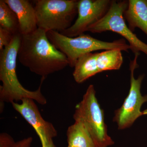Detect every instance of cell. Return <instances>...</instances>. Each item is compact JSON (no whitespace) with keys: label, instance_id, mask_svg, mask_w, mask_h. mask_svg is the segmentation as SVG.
Masks as SVG:
<instances>
[{"label":"cell","instance_id":"12","mask_svg":"<svg viewBox=\"0 0 147 147\" xmlns=\"http://www.w3.org/2000/svg\"><path fill=\"white\" fill-rule=\"evenodd\" d=\"M97 53H89L78 59L74 67V79L78 84H82L99 73L96 65Z\"/></svg>","mask_w":147,"mask_h":147},{"label":"cell","instance_id":"20","mask_svg":"<svg viewBox=\"0 0 147 147\" xmlns=\"http://www.w3.org/2000/svg\"><path fill=\"white\" fill-rule=\"evenodd\" d=\"M71 147V146H68V147Z\"/></svg>","mask_w":147,"mask_h":147},{"label":"cell","instance_id":"14","mask_svg":"<svg viewBox=\"0 0 147 147\" xmlns=\"http://www.w3.org/2000/svg\"><path fill=\"white\" fill-rule=\"evenodd\" d=\"M121 52L119 49H115L97 53L96 65L99 73L119 69L123 61Z\"/></svg>","mask_w":147,"mask_h":147},{"label":"cell","instance_id":"2","mask_svg":"<svg viewBox=\"0 0 147 147\" xmlns=\"http://www.w3.org/2000/svg\"><path fill=\"white\" fill-rule=\"evenodd\" d=\"M21 33L13 35L10 44L0 53V87L1 102H15L25 98H30L41 105L47 103V100L41 92V86L45 79L41 78L39 88L35 91L29 90L18 81L16 72V61L21 41Z\"/></svg>","mask_w":147,"mask_h":147},{"label":"cell","instance_id":"13","mask_svg":"<svg viewBox=\"0 0 147 147\" xmlns=\"http://www.w3.org/2000/svg\"><path fill=\"white\" fill-rule=\"evenodd\" d=\"M68 146L72 147H96L91 135L84 124L79 121L69 126L67 131Z\"/></svg>","mask_w":147,"mask_h":147},{"label":"cell","instance_id":"4","mask_svg":"<svg viewBox=\"0 0 147 147\" xmlns=\"http://www.w3.org/2000/svg\"><path fill=\"white\" fill-rule=\"evenodd\" d=\"M73 118L84 124L96 147H108L114 144L113 139L108 134L104 112L96 96L93 85L89 86L82 101L76 105Z\"/></svg>","mask_w":147,"mask_h":147},{"label":"cell","instance_id":"9","mask_svg":"<svg viewBox=\"0 0 147 147\" xmlns=\"http://www.w3.org/2000/svg\"><path fill=\"white\" fill-rule=\"evenodd\" d=\"M11 104L14 110L33 127L40 141L53 139L57 137V131L55 127L43 119L33 99L25 98L21 100V104L12 102Z\"/></svg>","mask_w":147,"mask_h":147},{"label":"cell","instance_id":"16","mask_svg":"<svg viewBox=\"0 0 147 147\" xmlns=\"http://www.w3.org/2000/svg\"><path fill=\"white\" fill-rule=\"evenodd\" d=\"M32 137L15 142L11 136L7 133L0 134V147H30L32 142Z\"/></svg>","mask_w":147,"mask_h":147},{"label":"cell","instance_id":"6","mask_svg":"<svg viewBox=\"0 0 147 147\" xmlns=\"http://www.w3.org/2000/svg\"><path fill=\"white\" fill-rule=\"evenodd\" d=\"M128 1H112L108 12L100 21L87 29V31L100 33L110 31L118 34L128 42L134 55L143 52L147 56V44L138 38L127 25L123 16Z\"/></svg>","mask_w":147,"mask_h":147},{"label":"cell","instance_id":"7","mask_svg":"<svg viewBox=\"0 0 147 147\" xmlns=\"http://www.w3.org/2000/svg\"><path fill=\"white\" fill-rule=\"evenodd\" d=\"M140 54L134 55L133 60L130 61V86L128 95L120 108L116 110L113 121L116 122L119 129H123L130 127L138 118L143 115L141 111L142 105L147 102V95H142L141 85L144 75L134 78V70L138 67L137 59Z\"/></svg>","mask_w":147,"mask_h":147},{"label":"cell","instance_id":"5","mask_svg":"<svg viewBox=\"0 0 147 147\" xmlns=\"http://www.w3.org/2000/svg\"><path fill=\"white\" fill-rule=\"evenodd\" d=\"M78 2L76 0L34 1L38 28L60 33L68 29L78 14Z\"/></svg>","mask_w":147,"mask_h":147},{"label":"cell","instance_id":"10","mask_svg":"<svg viewBox=\"0 0 147 147\" xmlns=\"http://www.w3.org/2000/svg\"><path fill=\"white\" fill-rule=\"evenodd\" d=\"M18 18L19 31L21 35L26 34L38 28L34 7L27 0H4Z\"/></svg>","mask_w":147,"mask_h":147},{"label":"cell","instance_id":"3","mask_svg":"<svg viewBox=\"0 0 147 147\" xmlns=\"http://www.w3.org/2000/svg\"><path fill=\"white\" fill-rule=\"evenodd\" d=\"M47 35L50 42L66 56L69 65L71 67H74L80 57L87 53L100 50L119 49L127 52L130 50V46L124 38L108 42L88 34H83L75 37H69L54 31L47 32Z\"/></svg>","mask_w":147,"mask_h":147},{"label":"cell","instance_id":"18","mask_svg":"<svg viewBox=\"0 0 147 147\" xmlns=\"http://www.w3.org/2000/svg\"><path fill=\"white\" fill-rule=\"evenodd\" d=\"M42 147H56L53 139H44L40 140Z\"/></svg>","mask_w":147,"mask_h":147},{"label":"cell","instance_id":"17","mask_svg":"<svg viewBox=\"0 0 147 147\" xmlns=\"http://www.w3.org/2000/svg\"><path fill=\"white\" fill-rule=\"evenodd\" d=\"M13 35L10 32L0 27V50L8 46L13 38Z\"/></svg>","mask_w":147,"mask_h":147},{"label":"cell","instance_id":"15","mask_svg":"<svg viewBox=\"0 0 147 147\" xmlns=\"http://www.w3.org/2000/svg\"><path fill=\"white\" fill-rule=\"evenodd\" d=\"M0 26L13 35L20 33L17 16L4 0L0 1Z\"/></svg>","mask_w":147,"mask_h":147},{"label":"cell","instance_id":"19","mask_svg":"<svg viewBox=\"0 0 147 147\" xmlns=\"http://www.w3.org/2000/svg\"><path fill=\"white\" fill-rule=\"evenodd\" d=\"M142 113H143V115H147V108L146 109V110L143 111L142 112Z\"/></svg>","mask_w":147,"mask_h":147},{"label":"cell","instance_id":"1","mask_svg":"<svg viewBox=\"0 0 147 147\" xmlns=\"http://www.w3.org/2000/svg\"><path fill=\"white\" fill-rule=\"evenodd\" d=\"M47 32L38 28L21 35L18 59L33 73L46 78L69 65L67 57L50 42Z\"/></svg>","mask_w":147,"mask_h":147},{"label":"cell","instance_id":"8","mask_svg":"<svg viewBox=\"0 0 147 147\" xmlns=\"http://www.w3.org/2000/svg\"><path fill=\"white\" fill-rule=\"evenodd\" d=\"M112 1H78V17L70 28L60 32L69 37H75L84 34L87 29L100 21L108 12Z\"/></svg>","mask_w":147,"mask_h":147},{"label":"cell","instance_id":"11","mask_svg":"<svg viewBox=\"0 0 147 147\" xmlns=\"http://www.w3.org/2000/svg\"><path fill=\"white\" fill-rule=\"evenodd\" d=\"M123 16L131 31L138 28L147 36V0H129Z\"/></svg>","mask_w":147,"mask_h":147}]
</instances>
